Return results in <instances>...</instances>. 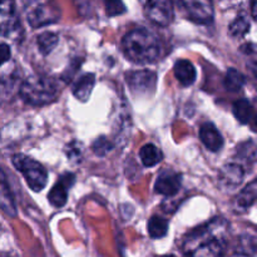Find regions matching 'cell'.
I'll return each instance as SVG.
<instances>
[{"mask_svg":"<svg viewBox=\"0 0 257 257\" xmlns=\"http://www.w3.org/2000/svg\"><path fill=\"white\" fill-rule=\"evenodd\" d=\"M251 8H252V17L255 18V0H251Z\"/></svg>","mask_w":257,"mask_h":257,"instance_id":"obj_28","label":"cell"},{"mask_svg":"<svg viewBox=\"0 0 257 257\" xmlns=\"http://www.w3.org/2000/svg\"><path fill=\"white\" fill-rule=\"evenodd\" d=\"M0 208L12 217H15L17 215V207H15L14 200H13V195L9 191L4 173L2 171H0Z\"/></svg>","mask_w":257,"mask_h":257,"instance_id":"obj_16","label":"cell"},{"mask_svg":"<svg viewBox=\"0 0 257 257\" xmlns=\"http://www.w3.org/2000/svg\"><path fill=\"white\" fill-rule=\"evenodd\" d=\"M163 257H176V256H172V255H170V256H163Z\"/></svg>","mask_w":257,"mask_h":257,"instance_id":"obj_30","label":"cell"},{"mask_svg":"<svg viewBox=\"0 0 257 257\" xmlns=\"http://www.w3.org/2000/svg\"><path fill=\"white\" fill-rule=\"evenodd\" d=\"M232 112L236 119L242 123V124L250 123L253 119V115H255L253 105L251 104L248 99L236 100L232 105Z\"/></svg>","mask_w":257,"mask_h":257,"instance_id":"obj_17","label":"cell"},{"mask_svg":"<svg viewBox=\"0 0 257 257\" xmlns=\"http://www.w3.org/2000/svg\"><path fill=\"white\" fill-rule=\"evenodd\" d=\"M178 3L192 22L208 24L213 20V0H178Z\"/></svg>","mask_w":257,"mask_h":257,"instance_id":"obj_5","label":"cell"},{"mask_svg":"<svg viewBox=\"0 0 257 257\" xmlns=\"http://www.w3.org/2000/svg\"><path fill=\"white\" fill-rule=\"evenodd\" d=\"M18 23L14 0H0V37L15 29Z\"/></svg>","mask_w":257,"mask_h":257,"instance_id":"obj_11","label":"cell"},{"mask_svg":"<svg viewBox=\"0 0 257 257\" xmlns=\"http://www.w3.org/2000/svg\"><path fill=\"white\" fill-rule=\"evenodd\" d=\"M200 138L205 147L212 152H218L223 147V138L213 123H203L200 128Z\"/></svg>","mask_w":257,"mask_h":257,"instance_id":"obj_12","label":"cell"},{"mask_svg":"<svg viewBox=\"0 0 257 257\" xmlns=\"http://www.w3.org/2000/svg\"><path fill=\"white\" fill-rule=\"evenodd\" d=\"M58 19H59V10L49 4L35 5L28 14V22L33 28L49 25L57 22Z\"/></svg>","mask_w":257,"mask_h":257,"instance_id":"obj_9","label":"cell"},{"mask_svg":"<svg viewBox=\"0 0 257 257\" xmlns=\"http://www.w3.org/2000/svg\"><path fill=\"white\" fill-rule=\"evenodd\" d=\"M245 170L237 163H228L221 170L220 182L223 183L226 187H237L243 180Z\"/></svg>","mask_w":257,"mask_h":257,"instance_id":"obj_14","label":"cell"},{"mask_svg":"<svg viewBox=\"0 0 257 257\" xmlns=\"http://www.w3.org/2000/svg\"><path fill=\"white\" fill-rule=\"evenodd\" d=\"M246 83V77L238 70L230 68V69L226 72L225 79H223V87L226 88V90L228 92H238L241 88L245 85Z\"/></svg>","mask_w":257,"mask_h":257,"instance_id":"obj_19","label":"cell"},{"mask_svg":"<svg viewBox=\"0 0 257 257\" xmlns=\"http://www.w3.org/2000/svg\"><path fill=\"white\" fill-rule=\"evenodd\" d=\"M173 72H175V77L177 78L178 82L185 87L192 85L195 83L196 77H197L195 65L187 59L177 60L175 63V67H173Z\"/></svg>","mask_w":257,"mask_h":257,"instance_id":"obj_13","label":"cell"},{"mask_svg":"<svg viewBox=\"0 0 257 257\" xmlns=\"http://www.w3.org/2000/svg\"><path fill=\"white\" fill-rule=\"evenodd\" d=\"M95 84V77L94 74L89 73V74H84L80 78L75 80L74 85H73V95L80 102H85L88 98L90 97L93 88Z\"/></svg>","mask_w":257,"mask_h":257,"instance_id":"obj_15","label":"cell"},{"mask_svg":"<svg viewBox=\"0 0 257 257\" xmlns=\"http://www.w3.org/2000/svg\"><path fill=\"white\" fill-rule=\"evenodd\" d=\"M10 57H12V52H10L9 45L5 44V43H0V67L4 63H7L10 59Z\"/></svg>","mask_w":257,"mask_h":257,"instance_id":"obj_27","label":"cell"},{"mask_svg":"<svg viewBox=\"0 0 257 257\" xmlns=\"http://www.w3.org/2000/svg\"><path fill=\"white\" fill-rule=\"evenodd\" d=\"M140 157L146 167H153V166L158 165V163L162 161L163 153L162 151L158 147H156L155 145L148 143V145L143 146V147L141 148Z\"/></svg>","mask_w":257,"mask_h":257,"instance_id":"obj_18","label":"cell"},{"mask_svg":"<svg viewBox=\"0 0 257 257\" xmlns=\"http://www.w3.org/2000/svg\"><path fill=\"white\" fill-rule=\"evenodd\" d=\"M228 222L222 217L191 231L182 243L183 257H223L227 247Z\"/></svg>","mask_w":257,"mask_h":257,"instance_id":"obj_1","label":"cell"},{"mask_svg":"<svg viewBox=\"0 0 257 257\" xmlns=\"http://www.w3.org/2000/svg\"><path fill=\"white\" fill-rule=\"evenodd\" d=\"M256 192V181H252V182L248 183V185L241 191L240 195L236 197V205H237V207L242 208V210L250 208L251 206L255 203Z\"/></svg>","mask_w":257,"mask_h":257,"instance_id":"obj_20","label":"cell"},{"mask_svg":"<svg viewBox=\"0 0 257 257\" xmlns=\"http://www.w3.org/2000/svg\"><path fill=\"white\" fill-rule=\"evenodd\" d=\"M12 162L14 167L24 176L30 190L34 192H40L44 190L48 182V172L38 161L22 153H18L13 156Z\"/></svg>","mask_w":257,"mask_h":257,"instance_id":"obj_4","label":"cell"},{"mask_svg":"<svg viewBox=\"0 0 257 257\" xmlns=\"http://www.w3.org/2000/svg\"><path fill=\"white\" fill-rule=\"evenodd\" d=\"M146 15L156 25L168 27L175 18V5L172 0H148Z\"/></svg>","mask_w":257,"mask_h":257,"instance_id":"obj_6","label":"cell"},{"mask_svg":"<svg viewBox=\"0 0 257 257\" xmlns=\"http://www.w3.org/2000/svg\"><path fill=\"white\" fill-rule=\"evenodd\" d=\"M59 95L57 82L44 75H32L20 85V97L27 104L40 107L53 103Z\"/></svg>","mask_w":257,"mask_h":257,"instance_id":"obj_3","label":"cell"},{"mask_svg":"<svg viewBox=\"0 0 257 257\" xmlns=\"http://www.w3.org/2000/svg\"><path fill=\"white\" fill-rule=\"evenodd\" d=\"M248 29H250V22H248V19L245 15L237 17L230 25L231 35L236 38L243 37L248 32Z\"/></svg>","mask_w":257,"mask_h":257,"instance_id":"obj_24","label":"cell"},{"mask_svg":"<svg viewBox=\"0 0 257 257\" xmlns=\"http://www.w3.org/2000/svg\"><path fill=\"white\" fill-rule=\"evenodd\" d=\"M127 83L131 90L136 95H146L153 93L157 85V75L151 70H137L130 72L127 75Z\"/></svg>","mask_w":257,"mask_h":257,"instance_id":"obj_7","label":"cell"},{"mask_svg":"<svg viewBox=\"0 0 257 257\" xmlns=\"http://www.w3.org/2000/svg\"><path fill=\"white\" fill-rule=\"evenodd\" d=\"M148 232L152 238H162L168 232V221L161 216H152L148 221Z\"/></svg>","mask_w":257,"mask_h":257,"instance_id":"obj_21","label":"cell"},{"mask_svg":"<svg viewBox=\"0 0 257 257\" xmlns=\"http://www.w3.org/2000/svg\"><path fill=\"white\" fill-rule=\"evenodd\" d=\"M122 48L124 55L137 64H150L160 55V42L147 29H133L123 38Z\"/></svg>","mask_w":257,"mask_h":257,"instance_id":"obj_2","label":"cell"},{"mask_svg":"<svg viewBox=\"0 0 257 257\" xmlns=\"http://www.w3.org/2000/svg\"><path fill=\"white\" fill-rule=\"evenodd\" d=\"M182 185V176L172 170H165L160 173L156 181L155 190L160 195L172 197L177 195Z\"/></svg>","mask_w":257,"mask_h":257,"instance_id":"obj_8","label":"cell"},{"mask_svg":"<svg viewBox=\"0 0 257 257\" xmlns=\"http://www.w3.org/2000/svg\"><path fill=\"white\" fill-rule=\"evenodd\" d=\"M74 175H72V173H64L49 192L48 198H49L50 205L57 208L63 207L67 203L68 192H69V188L74 185Z\"/></svg>","mask_w":257,"mask_h":257,"instance_id":"obj_10","label":"cell"},{"mask_svg":"<svg viewBox=\"0 0 257 257\" xmlns=\"http://www.w3.org/2000/svg\"><path fill=\"white\" fill-rule=\"evenodd\" d=\"M110 150H112V145H110L104 137H100L99 140L95 141L94 145H93V151H94V153H97V155L99 156L105 155V153Z\"/></svg>","mask_w":257,"mask_h":257,"instance_id":"obj_26","label":"cell"},{"mask_svg":"<svg viewBox=\"0 0 257 257\" xmlns=\"http://www.w3.org/2000/svg\"><path fill=\"white\" fill-rule=\"evenodd\" d=\"M38 47H39V50L44 55L49 54L58 44V35L54 34V33L45 32L43 34H40L37 39Z\"/></svg>","mask_w":257,"mask_h":257,"instance_id":"obj_23","label":"cell"},{"mask_svg":"<svg viewBox=\"0 0 257 257\" xmlns=\"http://www.w3.org/2000/svg\"><path fill=\"white\" fill-rule=\"evenodd\" d=\"M232 257H251L250 255H246V253H236Z\"/></svg>","mask_w":257,"mask_h":257,"instance_id":"obj_29","label":"cell"},{"mask_svg":"<svg viewBox=\"0 0 257 257\" xmlns=\"http://www.w3.org/2000/svg\"><path fill=\"white\" fill-rule=\"evenodd\" d=\"M236 156H238V160L242 162L253 163L256 160V146L255 142L248 141V142L241 143L238 148H236Z\"/></svg>","mask_w":257,"mask_h":257,"instance_id":"obj_22","label":"cell"},{"mask_svg":"<svg viewBox=\"0 0 257 257\" xmlns=\"http://www.w3.org/2000/svg\"><path fill=\"white\" fill-rule=\"evenodd\" d=\"M104 3L105 12L110 17L120 15L125 12V7L122 0H102Z\"/></svg>","mask_w":257,"mask_h":257,"instance_id":"obj_25","label":"cell"}]
</instances>
